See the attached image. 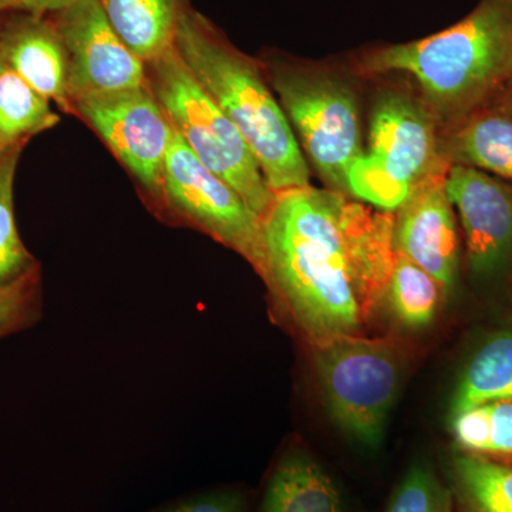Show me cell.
I'll return each mask as SVG.
<instances>
[{
  "label": "cell",
  "mask_w": 512,
  "mask_h": 512,
  "mask_svg": "<svg viewBox=\"0 0 512 512\" xmlns=\"http://www.w3.org/2000/svg\"><path fill=\"white\" fill-rule=\"evenodd\" d=\"M244 494L235 490H218L184 498L156 512H245Z\"/></svg>",
  "instance_id": "25"
},
{
  "label": "cell",
  "mask_w": 512,
  "mask_h": 512,
  "mask_svg": "<svg viewBox=\"0 0 512 512\" xmlns=\"http://www.w3.org/2000/svg\"><path fill=\"white\" fill-rule=\"evenodd\" d=\"M73 113L99 134L151 198L161 202L165 156L174 128L148 84L74 101Z\"/></svg>",
  "instance_id": "9"
},
{
  "label": "cell",
  "mask_w": 512,
  "mask_h": 512,
  "mask_svg": "<svg viewBox=\"0 0 512 512\" xmlns=\"http://www.w3.org/2000/svg\"><path fill=\"white\" fill-rule=\"evenodd\" d=\"M487 109L498 111V113L504 114L512 120V80Z\"/></svg>",
  "instance_id": "27"
},
{
  "label": "cell",
  "mask_w": 512,
  "mask_h": 512,
  "mask_svg": "<svg viewBox=\"0 0 512 512\" xmlns=\"http://www.w3.org/2000/svg\"><path fill=\"white\" fill-rule=\"evenodd\" d=\"M501 400H512V325L485 340L464 367L451 397L450 416Z\"/></svg>",
  "instance_id": "17"
},
{
  "label": "cell",
  "mask_w": 512,
  "mask_h": 512,
  "mask_svg": "<svg viewBox=\"0 0 512 512\" xmlns=\"http://www.w3.org/2000/svg\"><path fill=\"white\" fill-rule=\"evenodd\" d=\"M457 512H512V466L458 453L448 467Z\"/></svg>",
  "instance_id": "18"
},
{
  "label": "cell",
  "mask_w": 512,
  "mask_h": 512,
  "mask_svg": "<svg viewBox=\"0 0 512 512\" xmlns=\"http://www.w3.org/2000/svg\"><path fill=\"white\" fill-rule=\"evenodd\" d=\"M444 293L433 276L396 252L384 306L400 325L407 329L427 328L436 319Z\"/></svg>",
  "instance_id": "21"
},
{
  "label": "cell",
  "mask_w": 512,
  "mask_h": 512,
  "mask_svg": "<svg viewBox=\"0 0 512 512\" xmlns=\"http://www.w3.org/2000/svg\"><path fill=\"white\" fill-rule=\"evenodd\" d=\"M50 103L0 59V156L59 124Z\"/></svg>",
  "instance_id": "19"
},
{
  "label": "cell",
  "mask_w": 512,
  "mask_h": 512,
  "mask_svg": "<svg viewBox=\"0 0 512 512\" xmlns=\"http://www.w3.org/2000/svg\"><path fill=\"white\" fill-rule=\"evenodd\" d=\"M25 146L19 144L0 156V288L39 265L20 238L13 205L16 170Z\"/></svg>",
  "instance_id": "22"
},
{
  "label": "cell",
  "mask_w": 512,
  "mask_h": 512,
  "mask_svg": "<svg viewBox=\"0 0 512 512\" xmlns=\"http://www.w3.org/2000/svg\"><path fill=\"white\" fill-rule=\"evenodd\" d=\"M146 67L151 93L194 156L264 218L275 192L238 128L202 89L175 47Z\"/></svg>",
  "instance_id": "6"
},
{
  "label": "cell",
  "mask_w": 512,
  "mask_h": 512,
  "mask_svg": "<svg viewBox=\"0 0 512 512\" xmlns=\"http://www.w3.org/2000/svg\"><path fill=\"white\" fill-rule=\"evenodd\" d=\"M161 204L185 224L237 252L264 279L262 218L194 156L175 130L165 156Z\"/></svg>",
  "instance_id": "8"
},
{
  "label": "cell",
  "mask_w": 512,
  "mask_h": 512,
  "mask_svg": "<svg viewBox=\"0 0 512 512\" xmlns=\"http://www.w3.org/2000/svg\"><path fill=\"white\" fill-rule=\"evenodd\" d=\"M444 190L466 235L473 274L500 271L512 256V185L477 168L450 165Z\"/></svg>",
  "instance_id": "11"
},
{
  "label": "cell",
  "mask_w": 512,
  "mask_h": 512,
  "mask_svg": "<svg viewBox=\"0 0 512 512\" xmlns=\"http://www.w3.org/2000/svg\"><path fill=\"white\" fill-rule=\"evenodd\" d=\"M110 25L128 49L151 63L174 47L190 0H99Z\"/></svg>",
  "instance_id": "16"
},
{
  "label": "cell",
  "mask_w": 512,
  "mask_h": 512,
  "mask_svg": "<svg viewBox=\"0 0 512 512\" xmlns=\"http://www.w3.org/2000/svg\"><path fill=\"white\" fill-rule=\"evenodd\" d=\"M262 67L306 161L329 190L349 195V168L365 151L352 84L328 67L274 57Z\"/></svg>",
  "instance_id": "5"
},
{
  "label": "cell",
  "mask_w": 512,
  "mask_h": 512,
  "mask_svg": "<svg viewBox=\"0 0 512 512\" xmlns=\"http://www.w3.org/2000/svg\"><path fill=\"white\" fill-rule=\"evenodd\" d=\"M309 346L330 419L360 446H379L406 375V355L399 343L346 335Z\"/></svg>",
  "instance_id": "7"
},
{
  "label": "cell",
  "mask_w": 512,
  "mask_h": 512,
  "mask_svg": "<svg viewBox=\"0 0 512 512\" xmlns=\"http://www.w3.org/2000/svg\"><path fill=\"white\" fill-rule=\"evenodd\" d=\"M202 89L238 128L275 192L311 185L308 161L261 62L237 49L207 16L188 9L174 43Z\"/></svg>",
  "instance_id": "3"
},
{
  "label": "cell",
  "mask_w": 512,
  "mask_h": 512,
  "mask_svg": "<svg viewBox=\"0 0 512 512\" xmlns=\"http://www.w3.org/2000/svg\"><path fill=\"white\" fill-rule=\"evenodd\" d=\"M440 127L419 96L386 90L377 96L367 148L348 171V194L396 212L430 178L446 174Z\"/></svg>",
  "instance_id": "4"
},
{
  "label": "cell",
  "mask_w": 512,
  "mask_h": 512,
  "mask_svg": "<svg viewBox=\"0 0 512 512\" xmlns=\"http://www.w3.org/2000/svg\"><path fill=\"white\" fill-rule=\"evenodd\" d=\"M67 53L70 104L99 94L147 86V67L110 25L99 0H82L53 13Z\"/></svg>",
  "instance_id": "10"
},
{
  "label": "cell",
  "mask_w": 512,
  "mask_h": 512,
  "mask_svg": "<svg viewBox=\"0 0 512 512\" xmlns=\"http://www.w3.org/2000/svg\"><path fill=\"white\" fill-rule=\"evenodd\" d=\"M262 224L264 282L286 322L309 345L365 335L396 259L392 212L306 185L276 192Z\"/></svg>",
  "instance_id": "1"
},
{
  "label": "cell",
  "mask_w": 512,
  "mask_h": 512,
  "mask_svg": "<svg viewBox=\"0 0 512 512\" xmlns=\"http://www.w3.org/2000/svg\"><path fill=\"white\" fill-rule=\"evenodd\" d=\"M450 421L458 453L512 466V400L471 407Z\"/></svg>",
  "instance_id": "20"
},
{
  "label": "cell",
  "mask_w": 512,
  "mask_h": 512,
  "mask_svg": "<svg viewBox=\"0 0 512 512\" xmlns=\"http://www.w3.org/2000/svg\"><path fill=\"white\" fill-rule=\"evenodd\" d=\"M386 512H457L453 493L433 468L414 464L390 498Z\"/></svg>",
  "instance_id": "24"
},
{
  "label": "cell",
  "mask_w": 512,
  "mask_h": 512,
  "mask_svg": "<svg viewBox=\"0 0 512 512\" xmlns=\"http://www.w3.org/2000/svg\"><path fill=\"white\" fill-rule=\"evenodd\" d=\"M444 175L430 178L396 211L393 242L397 254L420 266L444 292H450L457 281L460 245Z\"/></svg>",
  "instance_id": "12"
},
{
  "label": "cell",
  "mask_w": 512,
  "mask_h": 512,
  "mask_svg": "<svg viewBox=\"0 0 512 512\" xmlns=\"http://www.w3.org/2000/svg\"><path fill=\"white\" fill-rule=\"evenodd\" d=\"M362 76L402 73L440 130L487 109L512 80V0H480L456 25L360 53Z\"/></svg>",
  "instance_id": "2"
},
{
  "label": "cell",
  "mask_w": 512,
  "mask_h": 512,
  "mask_svg": "<svg viewBox=\"0 0 512 512\" xmlns=\"http://www.w3.org/2000/svg\"><path fill=\"white\" fill-rule=\"evenodd\" d=\"M441 160L466 165L512 184V120L484 109L440 130Z\"/></svg>",
  "instance_id": "14"
},
{
  "label": "cell",
  "mask_w": 512,
  "mask_h": 512,
  "mask_svg": "<svg viewBox=\"0 0 512 512\" xmlns=\"http://www.w3.org/2000/svg\"><path fill=\"white\" fill-rule=\"evenodd\" d=\"M42 316V271L36 265L0 288V339L35 328Z\"/></svg>",
  "instance_id": "23"
},
{
  "label": "cell",
  "mask_w": 512,
  "mask_h": 512,
  "mask_svg": "<svg viewBox=\"0 0 512 512\" xmlns=\"http://www.w3.org/2000/svg\"><path fill=\"white\" fill-rule=\"evenodd\" d=\"M19 2L20 0H0V12H5V10L9 9L15 10Z\"/></svg>",
  "instance_id": "28"
},
{
  "label": "cell",
  "mask_w": 512,
  "mask_h": 512,
  "mask_svg": "<svg viewBox=\"0 0 512 512\" xmlns=\"http://www.w3.org/2000/svg\"><path fill=\"white\" fill-rule=\"evenodd\" d=\"M77 2H82V0H20L15 10L46 16L69 8Z\"/></svg>",
  "instance_id": "26"
},
{
  "label": "cell",
  "mask_w": 512,
  "mask_h": 512,
  "mask_svg": "<svg viewBox=\"0 0 512 512\" xmlns=\"http://www.w3.org/2000/svg\"><path fill=\"white\" fill-rule=\"evenodd\" d=\"M258 512H345L335 480L301 448L276 461Z\"/></svg>",
  "instance_id": "15"
},
{
  "label": "cell",
  "mask_w": 512,
  "mask_h": 512,
  "mask_svg": "<svg viewBox=\"0 0 512 512\" xmlns=\"http://www.w3.org/2000/svg\"><path fill=\"white\" fill-rule=\"evenodd\" d=\"M46 16L25 13L9 20L0 29V59L60 110L72 113L66 49L55 22Z\"/></svg>",
  "instance_id": "13"
}]
</instances>
